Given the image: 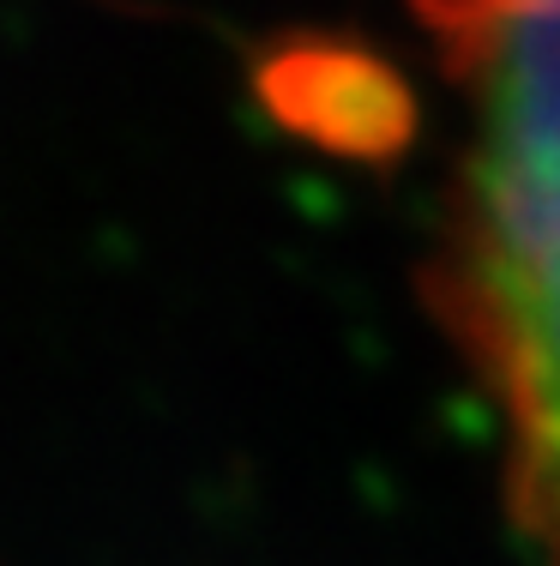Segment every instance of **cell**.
I'll return each instance as SVG.
<instances>
[{"label": "cell", "instance_id": "cell-2", "mask_svg": "<svg viewBox=\"0 0 560 566\" xmlns=\"http://www.w3.org/2000/svg\"><path fill=\"white\" fill-rule=\"evenodd\" d=\"M253 103L289 139L368 169L398 164L422 127V103L398 61L350 31L272 36L253 55Z\"/></svg>", "mask_w": 560, "mask_h": 566}, {"label": "cell", "instance_id": "cell-1", "mask_svg": "<svg viewBox=\"0 0 560 566\" xmlns=\"http://www.w3.org/2000/svg\"><path fill=\"white\" fill-rule=\"evenodd\" d=\"M476 103L434 307L513 428V512L560 555V0H416Z\"/></svg>", "mask_w": 560, "mask_h": 566}]
</instances>
